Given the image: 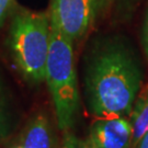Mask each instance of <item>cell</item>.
I'll return each mask as SVG.
<instances>
[{
    "mask_svg": "<svg viewBox=\"0 0 148 148\" xmlns=\"http://www.w3.org/2000/svg\"><path fill=\"white\" fill-rule=\"evenodd\" d=\"M16 127V116L11 104L10 95L0 71V142L9 137L14 132Z\"/></svg>",
    "mask_w": 148,
    "mask_h": 148,
    "instance_id": "8",
    "label": "cell"
},
{
    "mask_svg": "<svg viewBox=\"0 0 148 148\" xmlns=\"http://www.w3.org/2000/svg\"><path fill=\"white\" fill-rule=\"evenodd\" d=\"M142 69L135 54L116 37L99 38L86 52L84 92L95 116L131 114L142 85Z\"/></svg>",
    "mask_w": 148,
    "mask_h": 148,
    "instance_id": "1",
    "label": "cell"
},
{
    "mask_svg": "<svg viewBox=\"0 0 148 148\" xmlns=\"http://www.w3.org/2000/svg\"><path fill=\"white\" fill-rule=\"evenodd\" d=\"M113 0H95V16L99 13H102L110 7Z\"/></svg>",
    "mask_w": 148,
    "mask_h": 148,
    "instance_id": "10",
    "label": "cell"
},
{
    "mask_svg": "<svg viewBox=\"0 0 148 148\" xmlns=\"http://www.w3.org/2000/svg\"><path fill=\"white\" fill-rule=\"evenodd\" d=\"M51 19L74 42L85 36L95 18V0H53Z\"/></svg>",
    "mask_w": 148,
    "mask_h": 148,
    "instance_id": "4",
    "label": "cell"
},
{
    "mask_svg": "<svg viewBox=\"0 0 148 148\" xmlns=\"http://www.w3.org/2000/svg\"><path fill=\"white\" fill-rule=\"evenodd\" d=\"M122 1H124V2H125V1H130V0H122Z\"/></svg>",
    "mask_w": 148,
    "mask_h": 148,
    "instance_id": "15",
    "label": "cell"
},
{
    "mask_svg": "<svg viewBox=\"0 0 148 148\" xmlns=\"http://www.w3.org/2000/svg\"><path fill=\"white\" fill-rule=\"evenodd\" d=\"M22 148H59L57 136L47 114L37 112L27 121L19 139Z\"/></svg>",
    "mask_w": 148,
    "mask_h": 148,
    "instance_id": "6",
    "label": "cell"
},
{
    "mask_svg": "<svg viewBox=\"0 0 148 148\" xmlns=\"http://www.w3.org/2000/svg\"><path fill=\"white\" fill-rule=\"evenodd\" d=\"M59 148H91V146L87 139L78 137L77 135L69 131L65 133L63 144Z\"/></svg>",
    "mask_w": 148,
    "mask_h": 148,
    "instance_id": "9",
    "label": "cell"
},
{
    "mask_svg": "<svg viewBox=\"0 0 148 148\" xmlns=\"http://www.w3.org/2000/svg\"><path fill=\"white\" fill-rule=\"evenodd\" d=\"M136 148H148V132L146 133V135L140 139V142L138 143Z\"/></svg>",
    "mask_w": 148,
    "mask_h": 148,
    "instance_id": "13",
    "label": "cell"
},
{
    "mask_svg": "<svg viewBox=\"0 0 148 148\" xmlns=\"http://www.w3.org/2000/svg\"><path fill=\"white\" fill-rule=\"evenodd\" d=\"M13 148H22V147L20 146V145H18V146H16V147H13Z\"/></svg>",
    "mask_w": 148,
    "mask_h": 148,
    "instance_id": "14",
    "label": "cell"
},
{
    "mask_svg": "<svg viewBox=\"0 0 148 148\" xmlns=\"http://www.w3.org/2000/svg\"><path fill=\"white\" fill-rule=\"evenodd\" d=\"M45 81L53 100L57 126L63 133L75 125L79 110V90L73 41L51 19L49 49Z\"/></svg>",
    "mask_w": 148,
    "mask_h": 148,
    "instance_id": "2",
    "label": "cell"
},
{
    "mask_svg": "<svg viewBox=\"0 0 148 148\" xmlns=\"http://www.w3.org/2000/svg\"><path fill=\"white\" fill-rule=\"evenodd\" d=\"M11 1L12 0H0V25L2 24V21H3L5 13L10 7Z\"/></svg>",
    "mask_w": 148,
    "mask_h": 148,
    "instance_id": "12",
    "label": "cell"
},
{
    "mask_svg": "<svg viewBox=\"0 0 148 148\" xmlns=\"http://www.w3.org/2000/svg\"><path fill=\"white\" fill-rule=\"evenodd\" d=\"M130 115L133 128L131 148H136L140 139L148 132V85L140 93H138Z\"/></svg>",
    "mask_w": 148,
    "mask_h": 148,
    "instance_id": "7",
    "label": "cell"
},
{
    "mask_svg": "<svg viewBox=\"0 0 148 148\" xmlns=\"http://www.w3.org/2000/svg\"><path fill=\"white\" fill-rule=\"evenodd\" d=\"M49 35V12L20 10L12 19L8 46L19 73L29 84L45 81Z\"/></svg>",
    "mask_w": 148,
    "mask_h": 148,
    "instance_id": "3",
    "label": "cell"
},
{
    "mask_svg": "<svg viewBox=\"0 0 148 148\" xmlns=\"http://www.w3.org/2000/svg\"><path fill=\"white\" fill-rule=\"evenodd\" d=\"M133 128L124 116L99 117L91 125L88 143L91 148H131Z\"/></svg>",
    "mask_w": 148,
    "mask_h": 148,
    "instance_id": "5",
    "label": "cell"
},
{
    "mask_svg": "<svg viewBox=\"0 0 148 148\" xmlns=\"http://www.w3.org/2000/svg\"><path fill=\"white\" fill-rule=\"evenodd\" d=\"M143 47L145 55L148 59V13L145 19V23H144L143 27Z\"/></svg>",
    "mask_w": 148,
    "mask_h": 148,
    "instance_id": "11",
    "label": "cell"
}]
</instances>
